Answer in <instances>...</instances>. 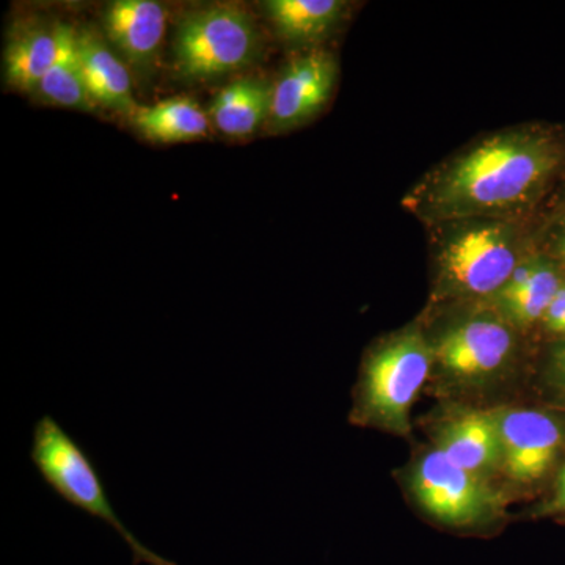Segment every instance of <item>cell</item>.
<instances>
[{
	"label": "cell",
	"instance_id": "cell-1",
	"mask_svg": "<svg viewBox=\"0 0 565 565\" xmlns=\"http://www.w3.org/2000/svg\"><path fill=\"white\" fill-rule=\"evenodd\" d=\"M564 167L563 134L539 125L503 129L438 163L403 206L429 226L471 217L525 222Z\"/></svg>",
	"mask_w": 565,
	"mask_h": 565
},
{
	"label": "cell",
	"instance_id": "cell-2",
	"mask_svg": "<svg viewBox=\"0 0 565 565\" xmlns=\"http://www.w3.org/2000/svg\"><path fill=\"white\" fill-rule=\"evenodd\" d=\"M430 228L438 294L455 299H492L535 248L525 222L471 217Z\"/></svg>",
	"mask_w": 565,
	"mask_h": 565
},
{
	"label": "cell",
	"instance_id": "cell-3",
	"mask_svg": "<svg viewBox=\"0 0 565 565\" xmlns=\"http://www.w3.org/2000/svg\"><path fill=\"white\" fill-rule=\"evenodd\" d=\"M31 459L52 492L117 531L131 550L134 564L177 565L141 544L126 527L90 456L51 415L41 416L33 427Z\"/></svg>",
	"mask_w": 565,
	"mask_h": 565
},
{
	"label": "cell",
	"instance_id": "cell-4",
	"mask_svg": "<svg viewBox=\"0 0 565 565\" xmlns=\"http://www.w3.org/2000/svg\"><path fill=\"white\" fill-rule=\"evenodd\" d=\"M259 51L250 14L234 6L196 10L181 21L174 39L177 70L189 79H212L244 68Z\"/></svg>",
	"mask_w": 565,
	"mask_h": 565
},
{
	"label": "cell",
	"instance_id": "cell-5",
	"mask_svg": "<svg viewBox=\"0 0 565 565\" xmlns=\"http://www.w3.org/2000/svg\"><path fill=\"white\" fill-rule=\"evenodd\" d=\"M433 362V345L418 330L399 333L375 349L364 366V414L394 430H407L408 411Z\"/></svg>",
	"mask_w": 565,
	"mask_h": 565
},
{
	"label": "cell",
	"instance_id": "cell-6",
	"mask_svg": "<svg viewBox=\"0 0 565 565\" xmlns=\"http://www.w3.org/2000/svg\"><path fill=\"white\" fill-rule=\"evenodd\" d=\"M412 490L427 514L444 525L457 527L482 522L494 500L478 475L452 462L440 449L416 465Z\"/></svg>",
	"mask_w": 565,
	"mask_h": 565
},
{
	"label": "cell",
	"instance_id": "cell-7",
	"mask_svg": "<svg viewBox=\"0 0 565 565\" xmlns=\"http://www.w3.org/2000/svg\"><path fill=\"white\" fill-rule=\"evenodd\" d=\"M337 76V61L327 51H311L289 62L274 82L269 131H291L313 120L332 98Z\"/></svg>",
	"mask_w": 565,
	"mask_h": 565
},
{
	"label": "cell",
	"instance_id": "cell-8",
	"mask_svg": "<svg viewBox=\"0 0 565 565\" xmlns=\"http://www.w3.org/2000/svg\"><path fill=\"white\" fill-rule=\"evenodd\" d=\"M514 345V333L508 322L479 316L446 330L433 351L435 362L449 374L475 379L500 370Z\"/></svg>",
	"mask_w": 565,
	"mask_h": 565
},
{
	"label": "cell",
	"instance_id": "cell-9",
	"mask_svg": "<svg viewBox=\"0 0 565 565\" xmlns=\"http://www.w3.org/2000/svg\"><path fill=\"white\" fill-rule=\"evenodd\" d=\"M498 426L505 473L519 482L542 478L555 462L563 438L555 419L519 408L498 415Z\"/></svg>",
	"mask_w": 565,
	"mask_h": 565
},
{
	"label": "cell",
	"instance_id": "cell-10",
	"mask_svg": "<svg viewBox=\"0 0 565 565\" xmlns=\"http://www.w3.org/2000/svg\"><path fill=\"white\" fill-rule=\"evenodd\" d=\"M564 278L561 267L545 253L534 248L490 302L509 326L530 329L542 322Z\"/></svg>",
	"mask_w": 565,
	"mask_h": 565
},
{
	"label": "cell",
	"instance_id": "cell-11",
	"mask_svg": "<svg viewBox=\"0 0 565 565\" xmlns=\"http://www.w3.org/2000/svg\"><path fill=\"white\" fill-rule=\"evenodd\" d=\"M167 14L152 0H117L104 14V31L111 46L134 68L148 71L154 65L166 35Z\"/></svg>",
	"mask_w": 565,
	"mask_h": 565
},
{
	"label": "cell",
	"instance_id": "cell-12",
	"mask_svg": "<svg viewBox=\"0 0 565 565\" xmlns=\"http://www.w3.org/2000/svg\"><path fill=\"white\" fill-rule=\"evenodd\" d=\"M76 47L93 103L131 117L139 106L134 102L131 76L125 62L92 32H76Z\"/></svg>",
	"mask_w": 565,
	"mask_h": 565
},
{
	"label": "cell",
	"instance_id": "cell-13",
	"mask_svg": "<svg viewBox=\"0 0 565 565\" xmlns=\"http://www.w3.org/2000/svg\"><path fill=\"white\" fill-rule=\"evenodd\" d=\"M274 82L258 76L237 77L211 104L210 118L223 136L244 139L269 121Z\"/></svg>",
	"mask_w": 565,
	"mask_h": 565
},
{
	"label": "cell",
	"instance_id": "cell-14",
	"mask_svg": "<svg viewBox=\"0 0 565 565\" xmlns=\"http://www.w3.org/2000/svg\"><path fill=\"white\" fill-rule=\"evenodd\" d=\"M440 451L471 473L493 467L501 460L498 415L468 412L459 416L441 434Z\"/></svg>",
	"mask_w": 565,
	"mask_h": 565
},
{
	"label": "cell",
	"instance_id": "cell-15",
	"mask_svg": "<svg viewBox=\"0 0 565 565\" xmlns=\"http://www.w3.org/2000/svg\"><path fill=\"white\" fill-rule=\"evenodd\" d=\"M267 18L282 40L313 44L332 35L344 20L348 3L341 0H269Z\"/></svg>",
	"mask_w": 565,
	"mask_h": 565
},
{
	"label": "cell",
	"instance_id": "cell-16",
	"mask_svg": "<svg viewBox=\"0 0 565 565\" xmlns=\"http://www.w3.org/2000/svg\"><path fill=\"white\" fill-rule=\"evenodd\" d=\"M70 25L35 29L11 41L6 54L7 81L18 90L36 92L39 84L61 57Z\"/></svg>",
	"mask_w": 565,
	"mask_h": 565
},
{
	"label": "cell",
	"instance_id": "cell-17",
	"mask_svg": "<svg viewBox=\"0 0 565 565\" xmlns=\"http://www.w3.org/2000/svg\"><path fill=\"white\" fill-rule=\"evenodd\" d=\"M134 126L158 143H181L203 139L210 132V115L191 98L163 99L139 106L131 115Z\"/></svg>",
	"mask_w": 565,
	"mask_h": 565
},
{
	"label": "cell",
	"instance_id": "cell-18",
	"mask_svg": "<svg viewBox=\"0 0 565 565\" xmlns=\"http://www.w3.org/2000/svg\"><path fill=\"white\" fill-rule=\"evenodd\" d=\"M36 93L44 102L68 109L90 110L96 104L85 85L79 57H77L76 31L71 28L58 61L41 79Z\"/></svg>",
	"mask_w": 565,
	"mask_h": 565
},
{
	"label": "cell",
	"instance_id": "cell-19",
	"mask_svg": "<svg viewBox=\"0 0 565 565\" xmlns=\"http://www.w3.org/2000/svg\"><path fill=\"white\" fill-rule=\"evenodd\" d=\"M535 248L545 253L565 274V207L557 211L534 236Z\"/></svg>",
	"mask_w": 565,
	"mask_h": 565
},
{
	"label": "cell",
	"instance_id": "cell-20",
	"mask_svg": "<svg viewBox=\"0 0 565 565\" xmlns=\"http://www.w3.org/2000/svg\"><path fill=\"white\" fill-rule=\"evenodd\" d=\"M541 323L546 332L565 338V278Z\"/></svg>",
	"mask_w": 565,
	"mask_h": 565
},
{
	"label": "cell",
	"instance_id": "cell-21",
	"mask_svg": "<svg viewBox=\"0 0 565 565\" xmlns=\"http://www.w3.org/2000/svg\"><path fill=\"white\" fill-rule=\"evenodd\" d=\"M545 512H565V465L557 479L556 497Z\"/></svg>",
	"mask_w": 565,
	"mask_h": 565
},
{
	"label": "cell",
	"instance_id": "cell-22",
	"mask_svg": "<svg viewBox=\"0 0 565 565\" xmlns=\"http://www.w3.org/2000/svg\"><path fill=\"white\" fill-rule=\"evenodd\" d=\"M552 360L557 375L565 382V340L556 345Z\"/></svg>",
	"mask_w": 565,
	"mask_h": 565
}]
</instances>
